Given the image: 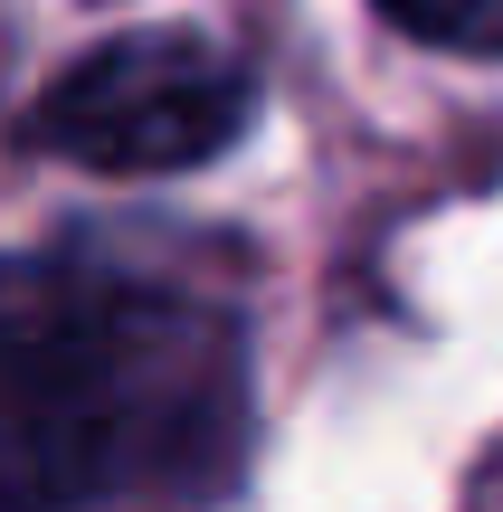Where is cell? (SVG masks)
<instances>
[{"label":"cell","mask_w":503,"mask_h":512,"mask_svg":"<svg viewBox=\"0 0 503 512\" xmlns=\"http://www.w3.org/2000/svg\"><path fill=\"white\" fill-rule=\"evenodd\" d=\"M247 437L238 304L105 247L0 256V512L219 503L247 484Z\"/></svg>","instance_id":"6da1fadb"},{"label":"cell","mask_w":503,"mask_h":512,"mask_svg":"<svg viewBox=\"0 0 503 512\" xmlns=\"http://www.w3.org/2000/svg\"><path fill=\"white\" fill-rule=\"evenodd\" d=\"M247 114H257L247 57L209 29L162 19V29H114L86 57H67L19 114V143L95 181H171V171L219 162L247 133Z\"/></svg>","instance_id":"7a4b0ae2"},{"label":"cell","mask_w":503,"mask_h":512,"mask_svg":"<svg viewBox=\"0 0 503 512\" xmlns=\"http://www.w3.org/2000/svg\"><path fill=\"white\" fill-rule=\"evenodd\" d=\"M399 38L447 57H503V0H371Z\"/></svg>","instance_id":"3957f363"}]
</instances>
